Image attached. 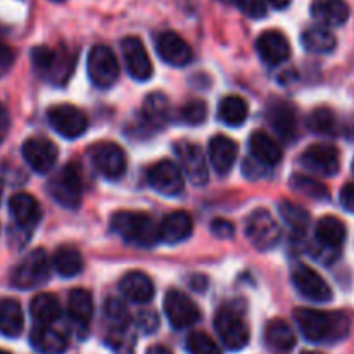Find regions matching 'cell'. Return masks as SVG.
Here are the masks:
<instances>
[{"mask_svg": "<svg viewBox=\"0 0 354 354\" xmlns=\"http://www.w3.org/2000/svg\"><path fill=\"white\" fill-rule=\"evenodd\" d=\"M294 320L304 339L315 344H335L348 337L349 318L339 311H318L310 308H297Z\"/></svg>", "mask_w": 354, "mask_h": 354, "instance_id": "6da1fadb", "label": "cell"}, {"mask_svg": "<svg viewBox=\"0 0 354 354\" xmlns=\"http://www.w3.org/2000/svg\"><path fill=\"white\" fill-rule=\"evenodd\" d=\"M111 228L124 242L137 248H154L159 239V225L147 213L120 211L111 220Z\"/></svg>", "mask_w": 354, "mask_h": 354, "instance_id": "7a4b0ae2", "label": "cell"}, {"mask_svg": "<svg viewBox=\"0 0 354 354\" xmlns=\"http://www.w3.org/2000/svg\"><path fill=\"white\" fill-rule=\"evenodd\" d=\"M33 68L41 78L54 85H64L75 69L76 55L68 50H59L52 47H35L31 50Z\"/></svg>", "mask_w": 354, "mask_h": 354, "instance_id": "3957f363", "label": "cell"}, {"mask_svg": "<svg viewBox=\"0 0 354 354\" xmlns=\"http://www.w3.org/2000/svg\"><path fill=\"white\" fill-rule=\"evenodd\" d=\"M50 279V263L44 249H35L24 256L10 273V283L16 289L31 290L41 287Z\"/></svg>", "mask_w": 354, "mask_h": 354, "instance_id": "277c9868", "label": "cell"}, {"mask_svg": "<svg viewBox=\"0 0 354 354\" xmlns=\"http://www.w3.org/2000/svg\"><path fill=\"white\" fill-rule=\"evenodd\" d=\"M48 194L62 207L75 209L83 197V183L75 165H68L48 182Z\"/></svg>", "mask_w": 354, "mask_h": 354, "instance_id": "5b68a950", "label": "cell"}, {"mask_svg": "<svg viewBox=\"0 0 354 354\" xmlns=\"http://www.w3.org/2000/svg\"><path fill=\"white\" fill-rule=\"evenodd\" d=\"M245 237L258 251H270L280 242L282 232L270 211L256 209L248 218Z\"/></svg>", "mask_w": 354, "mask_h": 354, "instance_id": "8992f818", "label": "cell"}, {"mask_svg": "<svg viewBox=\"0 0 354 354\" xmlns=\"http://www.w3.org/2000/svg\"><path fill=\"white\" fill-rule=\"evenodd\" d=\"M86 71L93 85L99 88H109L120 76V64L114 52L107 45H95L88 52Z\"/></svg>", "mask_w": 354, "mask_h": 354, "instance_id": "52a82bcc", "label": "cell"}, {"mask_svg": "<svg viewBox=\"0 0 354 354\" xmlns=\"http://www.w3.org/2000/svg\"><path fill=\"white\" fill-rule=\"evenodd\" d=\"M214 328L221 342L230 351H241L249 344V328L239 313L230 308H223L214 317Z\"/></svg>", "mask_w": 354, "mask_h": 354, "instance_id": "ba28073f", "label": "cell"}, {"mask_svg": "<svg viewBox=\"0 0 354 354\" xmlns=\"http://www.w3.org/2000/svg\"><path fill=\"white\" fill-rule=\"evenodd\" d=\"M47 120L52 130L64 138L82 137L88 128V120H86L85 113L69 104H59V106L50 107L47 113Z\"/></svg>", "mask_w": 354, "mask_h": 354, "instance_id": "9c48e42d", "label": "cell"}, {"mask_svg": "<svg viewBox=\"0 0 354 354\" xmlns=\"http://www.w3.org/2000/svg\"><path fill=\"white\" fill-rule=\"evenodd\" d=\"M292 283L297 292L313 303H327L332 299V289L320 273L306 265H296L292 268Z\"/></svg>", "mask_w": 354, "mask_h": 354, "instance_id": "30bf717a", "label": "cell"}, {"mask_svg": "<svg viewBox=\"0 0 354 354\" xmlns=\"http://www.w3.org/2000/svg\"><path fill=\"white\" fill-rule=\"evenodd\" d=\"M301 165L318 176H335L341 169V156L334 145H311L301 156Z\"/></svg>", "mask_w": 354, "mask_h": 354, "instance_id": "8fae6325", "label": "cell"}, {"mask_svg": "<svg viewBox=\"0 0 354 354\" xmlns=\"http://www.w3.org/2000/svg\"><path fill=\"white\" fill-rule=\"evenodd\" d=\"M165 313L171 327L175 328L192 327L201 318L197 304L180 290H168L165 297Z\"/></svg>", "mask_w": 354, "mask_h": 354, "instance_id": "7c38bea8", "label": "cell"}, {"mask_svg": "<svg viewBox=\"0 0 354 354\" xmlns=\"http://www.w3.org/2000/svg\"><path fill=\"white\" fill-rule=\"evenodd\" d=\"M92 161L106 178L118 180L127 171V154L114 142H100L92 147Z\"/></svg>", "mask_w": 354, "mask_h": 354, "instance_id": "4fadbf2b", "label": "cell"}, {"mask_svg": "<svg viewBox=\"0 0 354 354\" xmlns=\"http://www.w3.org/2000/svg\"><path fill=\"white\" fill-rule=\"evenodd\" d=\"M23 158L33 171L48 173L57 162L59 151L54 142L45 137H31L23 144Z\"/></svg>", "mask_w": 354, "mask_h": 354, "instance_id": "5bb4252c", "label": "cell"}, {"mask_svg": "<svg viewBox=\"0 0 354 354\" xmlns=\"http://www.w3.org/2000/svg\"><path fill=\"white\" fill-rule=\"evenodd\" d=\"M121 48H123V59L128 75L137 80V82H147L152 73H154V68H152V61L147 54V48L142 44L140 38H124L121 41Z\"/></svg>", "mask_w": 354, "mask_h": 354, "instance_id": "9a60e30c", "label": "cell"}, {"mask_svg": "<svg viewBox=\"0 0 354 354\" xmlns=\"http://www.w3.org/2000/svg\"><path fill=\"white\" fill-rule=\"evenodd\" d=\"M147 178L152 189L158 194H162V196L175 197L182 194L183 190L182 169L169 159H162V161L156 162L149 169Z\"/></svg>", "mask_w": 354, "mask_h": 354, "instance_id": "2e32d148", "label": "cell"}, {"mask_svg": "<svg viewBox=\"0 0 354 354\" xmlns=\"http://www.w3.org/2000/svg\"><path fill=\"white\" fill-rule=\"evenodd\" d=\"M156 50H158L159 57L166 64L173 66V68H183L194 57L190 45L180 35L173 33V31H162V33L158 35V38H156Z\"/></svg>", "mask_w": 354, "mask_h": 354, "instance_id": "e0dca14e", "label": "cell"}, {"mask_svg": "<svg viewBox=\"0 0 354 354\" xmlns=\"http://www.w3.org/2000/svg\"><path fill=\"white\" fill-rule=\"evenodd\" d=\"M175 152L182 161V166L190 182L199 187L206 185L207 180H209V173H207L206 158H204L199 145L189 140H182L175 144Z\"/></svg>", "mask_w": 354, "mask_h": 354, "instance_id": "ac0fdd59", "label": "cell"}, {"mask_svg": "<svg viewBox=\"0 0 354 354\" xmlns=\"http://www.w3.org/2000/svg\"><path fill=\"white\" fill-rule=\"evenodd\" d=\"M256 48H258V54L263 59V62H266L268 66H279L290 57L289 40L282 31H263L256 41Z\"/></svg>", "mask_w": 354, "mask_h": 354, "instance_id": "d6986e66", "label": "cell"}, {"mask_svg": "<svg viewBox=\"0 0 354 354\" xmlns=\"http://www.w3.org/2000/svg\"><path fill=\"white\" fill-rule=\"evenodd\" d=\"M266 120L270 127L279 133L283 140H294L297 135V116L296 109L286 100H272L266 109Z\"/></svg>", "mask_w": 354, "mask_h": 354, "instance_id": "ffe728a7", "label": "cell"}, {"mask_svg": "<svg viewBox=\"0 0 354 354\" xmlns=\"http://www.w3.org/2000/svg\"><path fill=\"white\" fill-rule=\"evenodd\" d=\"M9 213L14 223L23 232H31L38 225L41 216L40 204L30 194H14L9 199Z\"/></svg>", "mask_w": 354, "mask_h": 354, "instance_id": "44dd1931", "label": "cell"}, {"mask_svg": "<svg viewBox=\"0 0 354 354\" xmlns=\"http://www.w3.org/2000/svg\"><path fill=\"white\" fill-rule=\"evenodd\" d=\"M207 154H209V161L214 171L218 175H228L234 168L235 161H237L239 145L237 142L225 137V135H214L209 140Z\"/></svg>", "mask_w": 354, "mask_h": 354, "instance_id": "7402d4cb", "label": "cell"}, {"mask_svg": "<svg viewBox=\"0 0 354 354\" xmlns=\"http://www.w3.org/2000/svg\"><path fill=\"white\" fill-rule=\"evenodd\" d=\"M194 221L187 211H175L168 214L159 225V239L165 244H180L192 235Z\"/></svg>", "mask_w": 354, "mask_h": 354, "instance_id": "603a6c76", "label": "cell"}, {"mask_svg": "<svg viewBox=\"0 0 354 354\" xmlns=\"http://www.w3.org/2000/svg\"><path fill=\"white\" fill-rule=\"evenodd\" d=\"M349 6L346 0H313L311 16L322 26H342L349 19Z\"/></svg>", "mask_w": 354, "mask_h": 354, "instance_id": "cb8c5ba5", "label": "cell"}, {"mask_svg": "<svg viewBox=\"0 0 354 354\" xmlns=\"http://www.w3.org/2000/svg\"><path fill=\"white\" fill-rule=\"evenodd\" d=\"M120 290L131 303H149L154 297V283L145 273L130 272L120 280Z\"/></svg>", "mask_w": 354, "mask_h": 354, "instance_id": "d4e9b609", "label": "cell"}, {"mask_svg": "<svg viewBox=\"0 0 354 354\" xmlns=\"http://www.w3.org/2000/svg\"><path fill=\"white\" fill-rule=\"evenodd\" d=\"M249 149H251L252 158L266 166H275L277 162L282 161V147L266 131H252L251 138H249Z\"/></svg>", "mask_w": 354, "mask_h": 354, "instance_id": "484cf974", "label": "cell"}, {"mask_svg": "<svg viewBox=\"0 0 354 354\" xmlns=\"http://www.w3.org/2000/svg\"><path fill=\"white\" fill-rule=\"evenodd\" d=\"M30 344L40 354H62L68 348L64 335L44 324L31 330Z\"/></svg>", "mask_w": 354, "mask_h": 354, "instance_id": "4316f807", "label": "cell"}, {"mask_svg": "<svg viewBox=\"0 0 354 354\" xmlns=\"http://www.w3.org/2000/svg\"><path fill=\"white\" fill-rule=\"evenodd\" d=\"M23 327L24 315L21 304L10 297L0 299V334L14 339L23 332Z\"/></svg>", "mask_w": 354, "mask_h": 354, "instance_id": "83f0119b", "label": "cell"}, {"mask_svg": "<svg viewBox=\"0 0 354 354\" xmlns=\"http://www.w3.org/2000/svg\"><path fill=\"white\" fill-rule=\"evenodd\" d=\"M265 344L270 351H290L296 346V334L287 322L272 320L265 328Z\"/></svg>", "mask_w": 354, "mask_h": 354, "instance_id": "f1b7e54d", "label": "cell"}, {"mask_svg": "<svg viewBox=\"0 0 354 354\" xmlns=\"http://www.w3.org/2000/svg\"><path fill=\"white\" fill-rule=\"evenodd\" d=\"M301 44L311 54H328L335 48L337 40L327 26H310L301 35Z\"/></svg>", "mask_w": 354, "mask_h": 354, "instance_id": "f546056e", "label": "cell"}, {"mask_svg": "<svg viewBox=\"0 0 354 354\" xmlns=\"http://www.w3.org/2000/svg\"><path fill=\"white\" fill-rule=\"evenodd\" d=\"M346 241V227L339 218L324 216L317 223V244L339 251Z\"/></svg>", "mask_w": 354, "mask_h": 354, "instance_id": "4dcf8cb0", "label": "cell"}, {"mask_svg": "<svg viewBox=\"0 0 354 354\" xmlns=\"http://www.w3.org/2000/svg\"><path fill=\"white\" fill-rule=\"evenodd\" d=\"M249 116V106L242 97L227 95L218 104V118L227 127H241Z\"/></svg>", "mask_w": 354, "mask_h": 354, "instance_id": "1f68e13d", "label": "cell"}, {"mask_svg": "<svg viewBox=\"0 0 354 354\" xmlns=\"http://www.w3.org/2000/svg\"><path fill=\"white\" fill-rule=\"evenodd\" d=\"M68 315L75 324L86 325L92 320L93 299L92 294L85 289H75L68 297Z\"/></svg>", "mask_w": 354, "mask_h": 354, "instance_id": "d6a6232c", "label": "cell"}, {"mask_svg": "<svg viewBox=\"0 0 354 354\" xmlns=\"http://www.w3.org/2000/svg\"><path fill=\"white\" fill-rule=\"evenodd\" d=\"M52 266H54V270L61 277L71 279V277H76L83 270V258L78 249L64 245V248H59L54 252Z\"/></svg>", "mask_w": 354, "mask_h": 354, "instance_id": "836d02e7", "label": "cell"}, {"mask_svg": "<svg viewBox=\"0 0 354 354\" xmlns=\"http://www.w3.org/2000/svg\"><path fill=\"white\" fill-rule=\"evenodd\" d=\"M142 113H144V120L147 121L151 127L161 128L169 121V114H171V104H169V100L166 99L162 93H159V92L151 93V95L145 99Z\"/></svg>", "mask_w": 354, "mask_h": 354, "instance_id": "e575fe53", "label": "cell"}, {"mask_svg": "<svg viewBox=\"0 0 354 354\" xmlns=\"http://www.w3.org/2000/svg\"><path fill=\"white\" fill-rule=\"evenodd\" d=\"M30 313L35 322L48 325L61 317V304H59L57 297L52 296V294H38L31 299Z\"/></svg>", "mask_w": 354, "mask_h": 354, "instance_id": "d590c367", "label": "cell"}, {"mask_svg": "<svg viewBox=\"0 0 354 354\" xmlns=\"http://www.w3.org/2000/svg\"><path fill=\"white\" fill-rule=\"evenodd\" d=\"M306 124L313 133L327 135V137H334L339 131L337 116L334 114V111L327 109V107H318V109L311 111Z\"/></svg>", "mask_w": 354, "mask_h": 354, "instance_id": "8d00e7d4", "label": "cell"}, {"mask_svg": "<svg viewBox=\"0 0 354 354\" xmlns=\"http://www.w3.org/2000/svg\"><path fill=\"white\" fill-rule=\"evenodd\" d=\"M280 216L283 218L289 228L296 234H304L310 225V213H308L304 207L297 206L294 203H287V201H282L279 206Z\"/></svg>", "mask_w": 354, "mask_h": 354, "instance_id": "74e56055", "label": "cell"}, {"mask_svg": "<svg viewBox=\"0 0 354 354\" xmlns=\"http://www.w3.org/2000/svg\"><path fill=\"white\" fill-rule=\"evenodd\" d=\"M292 187L297 190V192L304 194V196L311 197V199L324 201L330 197L327 187H325L324 183L318 182L317 178H308V176L296 175L292 180Z\"/></svg>", "mask_w": 354, "mask_h": 354, "instance_id": "f35d334b", "label": "cell"}, {"mask_svg": "<svg viewBox=\"0 0 354 354\" xmlns=\"http://www.w3.org/2000/svg\"><path fill=\"white\" fill-rule=\"evenodd\" d=\"M187 351L189 354H221L216 342L204 332H194L187 339Z\"/></svg>", "mask_w": 354, "mask_h": 354, "instance_id": "ab89813d", "label": "cell"}, {"mask_svg": "<svg viewBox=\"0 0 354 354\" xmlns=\"http://www.w3.org/2000/svg\"><path fill=\"white\" fill-rule=\"evenodd\" d=\"M180 116L187 124H194V127L204 123L207 118V104L201 99L189 100L180 111Z\"/></svg>", "mask_w": 354, "mask_h": 354, "instance_id": "60d3db41", "label": "cell"}, {"mask_svg": "<svg viewBox=\"0 0 354 354\" xmlns=\"http://www.w3.org/2000/svg\"><path fill=\"white\" fill-rule=\"evenodd\" d=\"M104 313H106L107 320L113 324V327H120V325H128V311L123 304L118 299H109L104 306Z\"/></svg>", "mask_w": 354, "mask_h": 354, "instance_id": "b9f144b4", "label": "cell"}, {"mask_svg": "<svg viewBox=\"0 0 354 354\" xmlns=\"http://www.w3.org/2000/svg\"><path fill=\"white\" fill-rule=\"evenodd\" d=\"M242 14L252 19L266 16V0H232Z\"/></svg>", "mask_w": 354, "mask_h": 354, "instance_id": "7bdbcfd3", "label": "cell"}, {"mask_svg": "<svg viewBox=\"0 0 354 354\" xmlns=\"http://www.w3.org/2000/svg\"><path fill=\"white\" fill-rule=\"evenodd\" d=\"M266 165H263L261 161H258V159L254 158H249L245 159L244 165H242V173L245 175V178H251V180H256V178H261L263 175L266 173Z\"/></svg>", "mask_w": 354, "mask_h": 354, "instance_id": "ee69618b", "label": "cell"}, {"mask_svg": "<svg viewBox=\"0 0 354 354\" xmlns=\"http://www.w3.org/2000/svg\"><path fill=\"white\" fill-rule=\"evenodd\" d=\"M14 59H16V54H14L12 48L0 41V76L6 75L12 68Z\"/></svg>", "mask_w": 354, "mask_h": 354, "instance_id": "f6af8a7d", "label": "cell"}, {"mask_svg": "<svg viewBox=\"0 0 354 354\" xmlns=\"http://www.w3.org/2000/svg\"><path fill=\"white\" fill-rule=\"evenodd\" d=\"M211 232H213L214 237H220V239H230L234 237L235 234V228L230 221L227 220H216L211 223Z\"/></svg>", "mask_w": 354, "mask_h": 354, "instance_id": "bcb514c9", "label": "cell"}, {"mask_svg": "<svg viewBox=\"0 0 354 354\" xmlns=\"http://www.w3.org/2000/svg\"><path fill=\"white\" fill-rule=\"evenodd\" d=\"M138 327L142 328L144 332H154L158 328L159 320L156 317V313H149V311H144V313L138 315V320H137Z\"/></svg>", "mask_w": 354, "mask_h": 354, "instance_id": "7dc6e473", "label": "cell"}, {"mask_svg": "<svg viewBox=\"0 0 354 354\" xmlns=\"http://www.w3.org/2000/svg\"><path fill=\"white\" fill-rule=\"evenodd\" d=\"M341 204L346 211L354 213V183H348L341 190Z\"/></svg>", "mask_w": 354, "mask_h": 354, "instance_id": "c3c4849f", "label": "cell"}, {"mask_svg": "<svg viewBox=\"0 0 354 354\" xmlns=\"http://www.w3.org/2000/svg\"><path fill=\"white\" fill-rule=\"evenodd\" d=\"M9 128H10V116L7 113V109L3 107V104L0 102V144L6 140L7 133H9Z\"/></svg>", "mask_w": 354, "mask_h": 354, "instance_id": "681fc988", "label": "cell"}, {"mask_svg": "<svg viewBox=\"0 0 354 354\" xmlns=\"http://www.w3.org/2000/svg\"><path fill=\"white\" fill-rule=\"evenodd\" d=\"M190 286H192L194 289H197V290H203L204 287L207 286V280L204 279V277L196 275V277H194V279H190Z\"/></svg>", "mask_w": 354, "mask_h": 354, "instance_id": "f907efd6", "label": "cell"}, {"mask_svg": "<svg viewBox=\"0 0 354 354\" xmlns=\"http://www.w3.org/2000/svg\"><path fill=\"white\" fill-rule=\"evenodd\" d=\"M266 2H268L270 6L275 7V9L282 10V9H286V7H289L292 0H266Z\"/></svg>", "mask_w": 354, "mask_h": 354, "instance_id": "816d5d0a", "label": "cell"}, {"mask_svg": "<svg viewBox=\"0 0 354 354\" xmlns=\"http://www.w3.org/2000/svg\"><path fill=\"white\" fill-rule=\"evenodd\" d=\"M147 354H173L169 351L168 348H165V346H152L151 349H149Z\"/></svg>", "mask_w": 354, "mask_h": 354, "instance_id": "f5cc1de1", "label": "cell"}, {"mask_svg": "<svg viewBox=\"0 0 354 354\" xmlns=\"http://www.w3.org/2000/svg\"><path fill=\"white\" fill-rule=\"evenodd\" d=\"M301 354H322V353H317V351H304V353H301Z\"/></svg>", "mask_w": 354, "mask_h": 354, "instance_id": "db71d44e", "label": "cell"}, {"mask_svg": "<svg viewBox=\"0 0 354 354\" xmlns=\"http://www.w3.org/2000/svg\"><path fill=\"white\" fill-rule=\"evenodd\" d=\"M0 354H10V353H7V351H2V349H0Z\"/></svg>", "mask_w": 354, "mask_h": 354, "instance_id": "11a10c76", "label": "cell"}, {"mask_svg": "<svg viewBox=\"0 0 354 354\" xmlns=\"http://www.w3.org/2000/svg\"><path fill=\"white\" fill-rule=\"evenodd\" d=\"M0 199H2V189H0Z\"/></svg>", "mask_w": 354, "mask_h": 354, "instance_id": "9f6ffc18", "label": "cell"}, {"mask_svg": "<svg viewBox=\"0 0 354 354\" xmlns=\"http://www.w3.org/2000/svg\"><path fill=\"white\" fill-rule=\"evenodd\" d=\"M353 173H354V161H353Z\"/></svg>", "mask_w": 354, "mask_h": 354, "instance_id": "6f0895ef", "label": "cell"}, {"mask_svg": "<svg viewBox=\"0 0 354 354\" xmlns=\"http://www.w3.org/2000/svg\"><path fill=\"white\" fill-rule=\"evenodd\" d=\"M54 2H61V0H54Z\"/></svg>", "mask_w": 354, "mask_h": 354, "instance_id": "680465c9", "label": "cell"}]
</instances>
